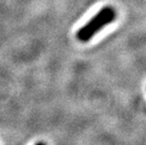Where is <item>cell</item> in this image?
Returning <instances> with one entry per match:
<instances>
[{
	"instance_id": "1",
	"label": "cell",
	"mask_w": 146,
	"mask_h": 145,
	"mask_svg": "<svg viewBox=\"0 0 146 145\" xmlns=\"http://www.w3.org/2000/svg\"><path fill=\"white\" fill-rule=\"evenodd\" d=\"M116 18V12L110 6L104 7L102 10L92 18L90 22L82 26L77 31L76 37L80 42H89L99 30H101L107 24L112 23Z\"/></svg>"
}]
</instances>
